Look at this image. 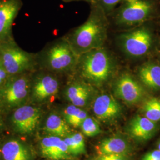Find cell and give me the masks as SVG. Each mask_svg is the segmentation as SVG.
Wrapping results in <instances>:
<instances>
[{"label":"cell","mask_w":160,"mask_h":160,"mask_svg":"<svg viewBox=\"0 0 160 160\" xmlns=\"http://www.w3.org/2000/svg\"><path fill=\"white\" fill-rule=\"evenodd\" d=\"M91 6L90 13L86 22L75 29L68 40L78 56L102 48L107 39V14L97 3Z\"/></svg>","instance_id":"1"},{"label":"cell","mask_w":160,"mask_h":160,"mask_svg":"<svg viewBox=\"0 0 160 160\" xmlns=\"http://www.w3.org/2000/svg\"><path fill=\"white\" fill-rule=\"evenodd\" d=\"M77 67L84 80L96 86L110 80L116 68L114 59L103 47L81 54Z\"/></svg>","instance_id":"2"},{"label":"cell","mask_w":160,"mask_h":160,"mask_svg":"<svg viewBox=\"0 0 160 160\" xmlns=\"http://www.w3.org/2000/svg\"><path fill=\"white\" fill-rule=\"evenodd\" d=\"M158 8L159 4L155 0H132L122 4L112 13L118 25L131 26L148 20Z\"/></svg>","instance_id":"3"},{"label":"cell","mask_w":160,"mask_h":160,"mask_svg":"<svg viewBox=\"0 0 160 160\" xmlns=\"http://www.w3.org/2000/svg\"><path fill=\"white\" fill-rule=\"evenodd\" d=\"M0 62L10 77L26 73L34 64L32 54L11 41L0 44Z\"/></svg>","instance_id":"4"},{"label":"cell","mask_w":160,"mask_h":160,"mask_svg":"<svg viewBox=\"0 0 160 160\" xmlns=\"http://www.w3.org/2000/svg\"><path fill=\"white\" fill-rule=\"evenodd\" d=\"M78 57L68 41L62 40L48 49L45 55V64L52 71L68 72L77 67Z\"/></svg>","instance_id":"5"},{"label":"cell","mask_w":160,"mask_h":160,"mask_svg":"<svg viewBox=\"0 0 160 160\" xmlns=\"http://www.w3.org/2000/svg\"><path fill=\"white\" fill-rule=\"evenodd\" d=\"M119 41L120 47L127 55L141 57L146 55L151 49L153 38L148 28L141 27L121 34Z\"/></svg>","instance_id":"6"},{"label":"cell","mask_w":160,"mask_h":160,"mask_svg":"<svg viewBox=\"0 0 160 160\" xmlns=\"http://www.w3.org/2000/svg\"><path fill=\"white\" fill-rule=\"evenodd\" d=\"M25 73L10 76L5 82L1 92L2 101L10 107L18 106L28 97L30 80Z\"/></svg>","instance_id":"7"},{"label":"cell","mask_w":160,"mask_h":160,"mask_svg":"<svg viewBox=\"0 0 160 160\" xmlns=\"http://www.w3.org/2000/svg\"><path fill=\"white\" fill-rule=\"evenodd\" d=\"M114 92L116 97L130 105L140 102L145 94L142 86L128 73L121 75L116 80Z\"/></svg>","instance_id":"8"},{"label":"cell","mask_w":160,"mask_h":160,"mask_svg":"<svg viewBox=\"0 0 160 160\" xmlns=\"http://www.w3.org/2000/svg\"><path fill=\"white\" fill-rule=\"evenodd\" d=\"M22 6L21 0H0V44L11 41L12 26Z\"/></svg>","instance_id":"9"},{"label":"cell","mask_w":160,"mask_h":160,"mask_svg":"<svg viewBox=\"0 0 160 160\" xmlns=\"http://www.w3.org/2000/svg\"><path fill=\"white\" fill-rule=\"evenodd\" d=\"M40 110L32 106H22L15 110L12 120L17 131L29 133L34 131L40 120Z\"/></svg>","instance_id":"10"},{"label":"cell","mask_w":160,"mask_h":160,"mask_svg":"<svg viewBox=\"0 0 160 160\" xmlns=\"http://www.w3.org/2000/svg\"><path fill=\"white\" fill-rule=\"evenodd\" d=\"M92 110L97 118L103 121L115 120L122 112L119 103L112 95L108 94H102L96 97L93 102Z\"/></svg>","instance_id":"11"},{"label":"cell","mask_w":160,"mask_h":160,"mask_svg":"<svg viewBox=\"0 0 160 160\" xmlns=\"http://www.w3.org/2000/svg\"><path fill=\"white\" fill-rule=\"evenodd\" d=\"M157 122L143 115H136L129 122L128 132L132 137L138 141H145L154 137L157 131Z\"/></svg>","instance_id":"12"},{"label":"cell","mask_w":160,"mask_h":160,"mask_svg":"<svg viewBox=\"0 0 160 160\" xmlns=\"http://www.w3.org/2000/svg\"><path fill=\"white\" fill-rule=\"evenodd\" d=\"M40 147L42 155L51 160H67L71 154L64 140L56 136L44 138Z\"/></svg>","instance_id":"13"},{"label":"cell","mask_w":160,"mask_h":160,"mask_svg":"<svg viewBox=\"0 0 160 160\" xmlns=\"http://www.w3.org/2000/svg\"><path fill=\"white\" fill-rule=\"evenodd\" d=\"M59 83L57 78L51 74H41L36 80L33 94L38 101H43L57 94Z\"/></svg>","instance_id":"14"},{"label":"cell","mask_w":160,"mask_h":160,"mask_svg":"<svg viewBox=\"0 0 160 160\" xmlns=\"http://www.w3.org/2000/svg\"><path fill=\"white\" fill-rule=\"evenodd\" d=\"M92 88L84 81H75L67 87L65 95L67 99L75 106L82 108L90 102Z\"/></svg>","instance_id":"15"},{"label":"cell","mask_w":160,"mask_h":160,"mask_svg":"<svg viewBox=\"0 0 160 160\" xmlns=\"http://www.w3.org/2000/svg\"><path fill=\"white\" fill-rule=\"evenodd\" d=\"M138 75L147 88L154 91L160 90V65L154 62L143 63L138 69Z\"/></svg>","instance_id":"16"},{"label":"cell","mask_w":160,"mask_h":160,"mask_svg":"<svg viewBox=\"0 0 160 160\" xmlns=\"http://www.w3.org/2000/svg\"><path fill=\"white\" fill-rule=\"evenodd\" d=\"M98 151L99 155H127L130 151V145L121 138H110L102 141Z\"/></svg>","instance_id":"17"},{"label":"cell","mask_w":160,"mask_h":160,"mask_svg":"<svg viewBox=\"0 0 160 160\" xmlns=\"http://www.w3.org/2000/svg\"><path fill=\"white\" fill-rule=\"evenodd\" d=\"M1 152L4 160H30L28 149L23 143L16 140L6 142Z\"/></svg>","instance_id":"18"},{"label":"cell","mask_w":160,"mask_h":160,"mask_svg":"<svg viewBox=\"0 0 160 160\" xmlns=\"http://www.w3.org/2000/svg\"><path fill=\"white\" fill-rule=\"evenodd\" d=\"M45 129L46 132L53 136L58 137H67L70 129L66 120L56 114L49 115L45 123Z\"/></svg>","instance_id":"19"},{"label":"cell","mask_w":160,"mask_h":160,"mask_svg":"<svg viewBox=\"0 0 160 160\" xmlns=\"http://www.w3.org/2000/svg\"><path fill=\"white\" fill-rule=\"evenodd\" d=\"M141 112L152 121L160 122V97H152L147 99L141 108Z\"/></svg>","instance_id":"20"},{"label":"cell","mask_w":160,"mask_h":160,"mask_svg":"<svg viewBox=\"0 0 160 160\" xmlns=\"http://www.w3.org/2000/svg\"><path fill=\"white\" fill-rule=\"evenodd\" d=\"M63 115L66 122L75 128L81 126L83 121L88 117L85 110L73 104L69 105L64 109Z\"/></svg>","instance_id":"21"},{"label":"cell","mask_w":160,"mask_h":160,"mask_svg":"<svg viewBox=\"0 0 160 160\" xmlns=\"http://www.w3.org/2000/svg\"><path fill=\"white\" fill-rule=\"evenodd\" d=\"M71 154L79 155L86 153V145L84 137L80 133L67 136L64 139Z\"/></svg>","instance_id":"22"},{"label":"cell","mask_w":160,"mask_h":160,"mask_svg":"<svg viewBox=\"0 0 160 160\" xmlns=\"http://www.w3.org/2000/svg\"><path fill=\"white\" fill-rule=\"evenodd\" d=\"M81 129L84 135L88 137H92L100 133L98 123L94 119L87 117L81 124Z\"/></svg>","instance_id":"23"},{"label":"cell","mask_w":160,"mask_h":160,"mask_svg":"<svg viewBox=\"0 0 160 160\" xmlns=\"http://www.w3.org/2000/svg\"><path fill=\"white\" fill-rule=\"evenodd\" d=\"M96 3L100 6L105 12L108 14L114 10V8L119 4H123L125 2L132 0H96Z\"/></svg>","instance_id":"24"},{"label":"cell","mask_w":160,"mask_h":160,"mask_svg":"<svg viewBox=\"0 0 160 160\" xmlns=\"http://www.w3.org/2000/svg\"><path fill=\"white\" fill-rule=\"evenodd\" d=\"M94 160H129L127 155H99Z\"/></svg>","instance_id":"25"},{"label":"cell","mask_w":160,"mask_h":160,"mask_svg":"<svg viewBox=\"0 0 160 160\" xmlns=\"http://www.w3.org/2000/svg\"><path fill=\"white\" fill-rule=\"evenodd\" d=\"M142 160H160V151L155 149L144 155Z\"/></svg>","instance_id":"26"},{"label":"cell","mask_w":160,"mask_h":160,"mask_svg":"<svg viewBox=\"0 0 160 160\" xmlns=\"http://www.w3.org/2000/svg\"><path fill=\"white\" fill-rule=\"evenodd\" d=\"M10 76L6 72L4 68L0 62V86L5 84Z\"/></svg>","instance_id":"27"},{"label":"cell","mask_w":160,"mask_h":160,"mask_svg":"<svg viewBox=\"0 0 160 160\" xmlns=\"http://www.w3.org/2000/svg\"><path fill=\"white\" fill-rule=\"evenodd\" d=\"M63 1L65 2H71V1H85L86 2L90 3L91 5L94 4H96V0H63Z\"/></svg>","instance_id":"28"},{"label":"cell","mask_w":160,"mask_h":160,"mask_svg":"<svg viewBox=\"0 0 160 160\" xmlns=\"http://www.w3.org/2000/svg\"><path fill=\"white\" fill-rule=\"evenodd\" d=\"M157 148L160 151V140L159 141L158 143V145H157Z\"/></svg>","instance_id":"29"}]
</instances>
